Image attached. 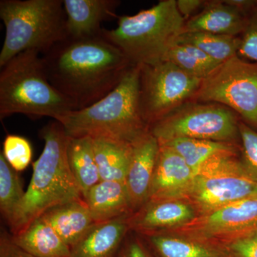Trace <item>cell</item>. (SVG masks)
Returning <instances> with one entry per match:
<instances>
[{
	"label": "cell",
	"instance_id": "6da1fadb",
	"mask_svg": "<svg viewBox=\"0 0 257 257\" xmlns=\"http://www.w3.org/2000/svg\"><path fill=\"white\" fill-rule=\"evenodd\" d=\"M42 60L47 79L76 110L107 95L135 66L103 30L96 36L67 37L44 54Z\"/></svg>",
	"mask_w": 257,
	"mask_h": 257
},
{
	"label": "cell",
	"instance_id": "7a4b0ae2",
	"mask_svg": "<svg viewBox=\"0 0 257 257\" xmlns=\"http://www.w3.org/2000/svg\"><path fill=\"white\" fill-rule=\"evenodd\" d=\"M45 147L33 163L28 190L10 228L12 234L26 228L47 211L72 201L84 199L67 160L69 137L63 126L54 120L40 131Z\"/></svg>",
	"mask_w": 257,
	"mask_h": 257
},
{
	"label": "cell",
	"instance_id": "3957f363",
	"mask_svg": "<svg viewBox=\"0 0 257 257\" xmlns=\"http://www.w3.org/2000/svg\"><path fill=\"white\" fill-rule=\"evenodd\" d=\"M140 65H135L114 90L92 105L69 111L58 120L69 138H106L133 144L150 133L139 101Z\"/></svg>",
	"mask_w": 257,
	"mask_h": 257
},
{
	"label": "cell",
	"instance_id": "277c9868",
	"mask_svg": "<svg viewBox=\"0 0 257 257\" xmlns=\"http://www.w3.org/2000/svg\"><path fill=\"white\" fill-rule=\"evenodd\" d=\"M36 51L19 54L0 72V119L13 114L32 119L58 121L75 107L47 79L42 57Z\"/></svg>",
	"mask_w": 257,
	"mask_h": 257
},
{
	"label": "cell",
	"instance_id": "5b68a950",
	"mask_svg": "<svg viewBox=\"0 0 257 257\" xmlns=\"http://www.w3.org/2000/svg\"><path fill=\"white\" fill-rule=\"evenodd\" d=\"M117 27L103 30L104 36L124 52L134 65L163 62L184 31L186 20L177 0H162L134 15L118 16Z\"/></svg>",
	"mask_w": 257,
	"mask_h": 257
},
{
	"label": "cell",
	"instance_id": "8992f818",
	"mask_svg": "<svg viewBox=\"0 0 257 257\" xmlns=\"http://www.w3.org/2000/svg\"><path fill=\"white\" fill-rule=\"evenodd\" d=\"M0 18L6 30L0 68L26 51L43 55L67 37L63 0H1Z\"/></svg>",
	"mask_w": 257,
	"mask_h": 257
},
{
	"label": "cell",
	"instance_id": "52a82bcc",
	"mask_svg": "<svg viewBox=\"0 0 257 257\" xmlns=\"http://www.w3.org/2000/svg\"><path fill=\"white\" fill-rule=\"evenodd\" d=\"M253 197H257V179L237 154H223L203 165L190 183L171 200L188 203L198 216Z\"/></svg>",
	"mask_w": 257,
	"mask_h": 257
},
{
	"label": "cell",
	"instance_id": "ba28073f",
	"mask_svg": "<svg viewBox=\"0 0 257 257\" xmlns=\"http://www.w3.org/2000/svg\"><path fill=\"white\" fill-rule=\"evenodd\" d=\"M236 113L216 103L189 101L150 126L162 144L177 138L235 143L240 140Z\"/></svg>",
	"mask_w": 257,
	"mask_h": 257
},
{
	"label": "cell",
	"instance_id": "9c48e42d",
	"mask_svg": "<svg viewBox=\"0 0 257 257\" xmlns=\"http://www.w3.org/2000/svg\"><path fill=\"white\" fill-rule=\"evenodd\" d=\"M191 101L226 106L257 130V63L239 55L225 61L202 79Z\"/></svg>",
	"mask_w": 257,
	"mask_h": 257
},
{
	"label": "cell",
	"instance_id": "30bf717a",
	"mask_svg": "<svg viewBox=\"0 0 257 257\" xmlns=\"http://www.w3.org/2000/svg\"><path fill=\"white\" fill-rule=\"evenodd\" d=\"M140 67V112L149 127L192 100L202 81L168 61Z\"/></svg>",
	"mask_w": 257,
	"mask_h": 257
},
{
	"label": "cell",
	"instance_id": "8fae6325",
	"mask_svg": "<svg viewBox=\"0 0 257 257\" xmlns=\"http://www.w3.org/2000/svg\"><path fill=\"white\" fill-rule=\"evenodd\" d=\"M255 231H257V197L198 215L185 224L158 234L179 236L221 248Z\"/></svg>",
	"mask_w": 257,
	"mask_h": 257
},
{
	"label": "cell",
	"instance_id": "7c38bea8",
	"mask_svg": "<svg viewBox=\"0 0 257 257\" xmlns=\"http://www.w3.org/2000/svg\"><path fill=\"white\" fill-rule=\"evenodd\" d=\"M160 148L158 140L150 133L132 144L125 184L133 214L148 202Z\"/></svg>",
	"mask_w": 257,
	"mask_h": 257
},
{
	"label": "cell",
	"instance_id": "4fadbf2b",
	"mask_svg": "<svg viewBox=\"0 0 257 257\" xmlns=\"http://www.w3.org/2000/svg\"><path fill=\"white\" fill-rule=\"evenodd\" d=\"M197 216L194 208L180 200L147 202L128 216L130 231L140 235L158 234L188 222Z\"/></svg>",
	"mask_w": 257,
	"mask_h": 257
},
{
	"label": "cell",
	"instance_id": "5bb4252c",
	"mask_svg": "<svg viewBox=\"0 0 257 257\" xmlns=\"http://www.w3.org/2000/svg\"><path fill=\"white\" fill-rule=\"evenodd\" d=\"M117 0H63L67 37L96 36L102 32L103 22L118 18Z\"/></svg>",
	"mask_w": 257,
	"mask_h": 257
},
{
	"label": "cell",
	"instance_id": "9a60e30c",
	"mask_svg": "<svg viewBox=\"0 0 257 257\" xmlns=\"http://www.w3.org/2000/svg\"><path fill=\"white\" fill-rule=\"evenodd\" d=\"M195 174L177 152L165 145H160L147 202L171 200L190 183Z\"/></svg>",
	"mask_w": 257,
	"mask_h": 257
},
{
	"label": "cell",
	"instance_id": "2e32d148",
	"mask_svg": "<svg viewBox=\"0 0 257 257\" xmlns=\"http://www.w3.org/2000/svg\"><path fill=\"white\" fill-rule=\"evenodd\" d=\"M128 216L96 223L82 239L71 248L70 257H117L130 231Z\"/></svg>",
	"mask_w": 257,
	"mask_h": 257
},
{
	"label": "cell",
	"instance_id": "e0dca14e",
	"mask_svg": "<svg viewBox=\"0 0 257 257\" xmlns=\"http://www.w3.org/2000/svg\"><path fill=\"white\" fill-rule=\"evenodd\" d=\"M246 16L224 1H207L197 15L186 21L184 32L239 37L244 30Z\"/></svg>",
	"mask_w": 257,
	"mask_h": 257
},
{
	"label": "cell",
	"instance_id": "ac0fdd59",
	"mask_svg": "<svg viewBox=\"0 0 257 257\" xmlns=\"http://www.w3.org/2000/svg\"><path fill=\"white\" fill-rule=\"evenodd\" d=\"M84 200L96 223L133 214L124 182L101 180L88 191Z\"/></svg>",
	"mask_w": 257,
	"mask_h": 257
},
{
	"label": "cell",
	"instance_id": "d6986e66",
	"mask_svg": "<svg viewBox=\"0 0 257 257\" xmlns=\"http://www.w3.org/2000/svg\"><path fill=\"white\" fill-rule=\"evenodd\" d=\"M72 248L96 224L84 199L64 203L41 216Z\"/></svg>",
	"mask_w": 257,
	"mask_h": 257
},
{
	"label": "cell",
	"instance_id": "ffe728a7",
	"mask_svg": "<svg viewBox=\"0 0 257 257\" xmlns=\"http://www.w3.org/2000/svg\"><path fill=\"white\" fill-rule=\"evenodd\" d=\"M11 236L19 247L32 256L70 257L71 248L42 216Z\"/></svg>",
	"mask_w": 257,
	"mask_h": 257
},
{
	"label": "cell",
	"instance_id": "44dd1931",
	"mask_svg": "<svg viewBox=\"0 0 257 257\" xmlns=\"http://www.w3.org/2000/svg\"><path fill=\"white\" fill-rule=\"evenodd\" d=\"M93 147L101 180H126L132 145L106 138H92Z\"/></svg>",
	"mask_w": 257,
	"mask_h": 257
},
{
	"label": "cell",
	"instance_id": "7402d4cb",
	"mask_svg": "<svg viewBox=\"0 0 257 257\" xmlns=\"http://www.w3.org/2000/svg\"><path fill=\"white\" fill-rule=\"evenodd\" d=\"M140 236L153 257H229L222 248L186 238L165 234Z\"/></svg>",
	"mask_w": 257,
	"mask_h": 257
},
{
	"label": "cell",
	"instance_id": "603a6c76",
	"mask_svg": "<svg viewBox=\"0 0 257 257\" xmlns=\"http://www.w3.org/2000/svg\"><path fill=\"white\" fill-rule=\"evenodd\" d=\"M67 153L69 168L84 198L88 191L101 181L92 138L91 137H69Z\"/></svg>",
	"mask_w": 257,
	"mask_h": 257
},
{
	"label": "cell",
	"instance_id": "cb8c5ba5",
	"mask_svg": "<svg viewBox=\"0 0 257 257\" xmlns=\"http://www.w3.org/2000/svg\"><path fill=\"white\" fill-rule=\"evenodd\" d=\"M170 147L184 159L194 172L218 155L237 154L235 143L191 138H177L160 144Z\"/></svg>",
	"mask_w": 257,
	"mask_h": 257
},
{
	"label": "cell",
	"instance_id": "d4e9b609",
	"mask_svg": "<svg viewBox=\"0 0 257 257\" xmlns=\"http://www.w3.org/2000/svg\"><path fill=\"white\" fill-rule=\"evenodd\" d=\"M240 41V37L202 32H184L176 42L197 47L213 60L221 64L238 55Z\"/></svg>",
	"mask_w": 257,
	"mask_h": 257
},
{
	"label": "cell",
	"instance_id": "484cf974",
	"mask_svg": "<svg viewBox=\"0 0 257 257\" xmlns=\"http://www.w3.org/2000/svg\"><path fill=\"white\" fill-rule=\"evenodd\" d=\"M164 61H168L183 72L203 79L219 65L197 47L188 44L176 42L165 56Z\"/></svg>",
	"mask_w": 257,
	"mask_h": 257
},
{
	"label": "cell",
	"instance_id": "4316f807",
	"mask_svg": "<svg viewBox=\"0 0 257 257\" xmlns=\"http://www.w3.org/2000/svg\"><path fill=\"white\" fill-rule=\"evenodd\" d=\"M18 172L8 163L0 153V211L9 226L15 212L25 197Z\"/></svg>",
	"mask_w": 257,
	"mask_h": 257
},
{
	"label": "cell",
	"instance_id": "83f0119b",
	"mask_svg": "<svg viewBox=\"0 0 257 257\" xmlns=\"http://www.w3.org/2000/svg\"><path fill=\"white\" fill-rule=\"evenodd\" d=\"M1 152L8 163L18 172L25 170L31 163V144L23 137L8 135L5 139Z\"/></svg>",
	"mask_w": 257,
	"mask_h": 257
},
{
	"label": "cell",
	"instance_id": "f1b7e54d",
	"mask_svg": "<svg viewBox=\"0 0 257 257\" xmlns=\"http://www.w3.org/2000/svg\"><path fill=\"white\" fill-rule=\"evenodd\" d=\"M240 142L241 145V162L246 170L257 179V130L240 122Z\"/></svg>",
	"mask_w": 257,
	"mask_h": 257
},
{
	"label": "cell",
	"instance_id": "f546056e",
	"mask_svg": "<svg viewBox=\"0 0 257 257\" xmlns=\"http://www.w3.org/2000/svg\"><path fill=\"white\" fill-rule=\"evenodd\" d=\"M238 55L257 63V6L246 16V23L240 37Z\"/></svg>",
	"mask_w": 257,
	"mask_h": 257
},
{
	"label": "cell",
	"instance_id": "4dcf8cb0",
	"mask_svg": "<svg viewBox=\"0 0 257 257\" xmlns=\"http://www.w3.org/2000/svg\"><path fill=\"white\" fill-rule=\"evenodd\" d=\"M221 248L229 257H257V231L226 243Z\"/></svg>",
	"mask_w": 257,
	"mask_h": 257
},
{
	"label": "cell",
	"instance_id": "1f68e13d",
	"mask_svg": "<svg viewBox=\"0 0 257 257\" xmlns=\"http://www.w3.org/2000/svg\"><path fill=\"white\" fill-rule=\"evenodd\" d=\"M0 257H35L32 256L18 245L12 239L11 233L2 229L0 234Z\"/></svg>",
	"mask_w": 257,
	"mask_h": 257
},
{
	"label": "cell",
	"instance_id": "d6a6232c",
	"mask_svg": "<svg viewBox=\"0 0 257 257\" xmlns=\"http://www.w3.org/2000/svg\"><path fill=\"white\" fill-rule=\"evenodd\" d=\"M117 257H153L148 248L138 238L128 239L127 236L120 248Z\"/></svg>",
	"mask_w": 257,
	"mask_h": 257
},
{
	"label": "cell",
	"instance_id": "836d02e7",
	"mask_svg": "<svg viewBox=\"0 0 257 257\" xmlns=\"http://www.w3.org/2000/svg\"><path fill=\"white\" fill-rule=\"evenodd\" d=\"M207 1L203 0H177V9L186 21L192 18L193 13L202 9Z\"/></svg>",
	"mask_w": 257,
	"mask_h": 257
}]
</instances>
